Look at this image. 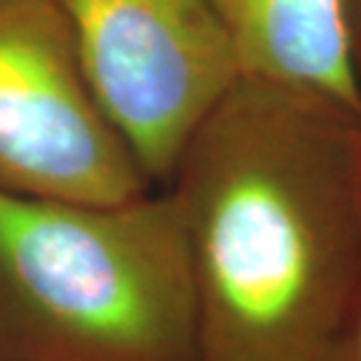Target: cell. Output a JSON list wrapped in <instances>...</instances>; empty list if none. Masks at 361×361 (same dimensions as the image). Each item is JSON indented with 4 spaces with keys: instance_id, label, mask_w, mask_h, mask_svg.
Listing matches in <instances>:
<instances>
[{
    "instance_id": "52a82bcc",
    "label": "cell",
    "mask_w": 361,
    "mask_h": 361,
    "mask_svg": "<svg viewBox=\"0 0 361 361\" xmlns=\"http://www.w3.org/2000/svg\"><path fill=\"white\" fill-rule=\"evenodd\" d=\"M348 5V21L352 33V47H355V59L361 73V0H345Z\"/></svg>"
},
{
    "instance_id": "277c9868",
    "label": "cell",
    "mask_w": 361,
    "mask_h": 361,
    "mask_svg": "<svg viewBox=\"0 0 361 361\" xmlns=\"http://www.w3.org/2000/svg\"><path fill=\"white\" fill-rule=\"evenodd\" d=\"M150 188L94 97L59 0H0V192L113 204Z\"/></svg>"
},
{
    "instance_id": "8992f818",
    "label": "cell",
    "mask_w": 361,
    "mask_h": 361,
    "mask_svg": "<svg viewBox=\"0 0 361 361\" xmlns=\"http://www.w3.org/2000/svg\"><path fill=\"white\" fill-rule=\"evenodd\" d=\"M319 361H361V286L338 322Z\"/></svg>"
},
{
    "instance_id": "5b68a950",
    "label": "cell",
    "mask_w": 361,
    "mask_h": 361,
    "mask_svg": "<svg viewBox=\"0 0 361 361\" xmlns=\"http://www.w3.org/2000/svg\"><path fill=\"white\" fill-rule=\"evenodd\" d=\"M242 75L324 92L361 113L345 0H212Z\"/></svg>"
},
{
    "instance_id": "3957f363",
    "label": "cell",
    "mask_w": 361,
    "mask_h": 361,
    "mask_svg": "<svg viewBox=\"0 0 361 361\" xmlns=\"http://www.w3.org/2000/svg\"><path fill=\"white\" fill-rule=\"evenodd\" d=\"M101 111L167 185L202 120L242 78L212 0H59Z\"/></svg>"
},
{
    "instance_id": "6da1fadb",
    "label": "cell",
    "mask_w": 361,
    "mask_h": 361,
    "mask_svg": "<svg viewBox=\"0 0 361 361\" xmlns=\"http://www.w3.org/2000/svg\"><path fill=\"white\" fill-rule=\"evenodd\" d=\"M202 361H319L361 286V113L242 75L178 157Z\"/></svg>"
},
{
    "instance_id": "7a4b0ae2",
    "label": "cell",
    "mask_w": 361,
    "mask_h": 361,
    "mask_svg": "<svg viewBox=\"0 0 361 361\" xmlns=\"http://www.w3.org/2000/svg\"><path fill=\"white\" fill-rule=\"evenodd\" d=\"M0 361H202L164 188L113 204L0 192Z\"/></svg>"
}]
</instances>
